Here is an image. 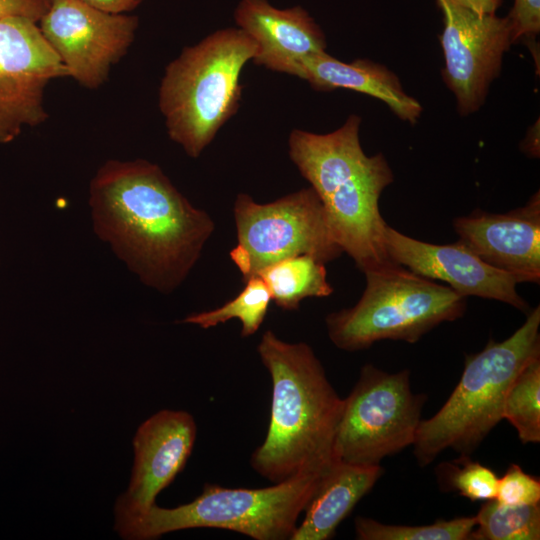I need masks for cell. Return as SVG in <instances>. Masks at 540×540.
Here are the masks:
<instances>
[{
    "label": "cell",
    "mask_w": 540,
    "mask_h": 540,
    "mask_svg": "<svg viewBox=\"0 0 540 540\" xmlns=\"http://www.w3.org/2000/svg\"><path fill=\"white\" fill-rule=\"evenodd\" d=\"M92 228L145 286L170 294L187 278L215 229L162 169L108 160L89 185Z\"/></svg>",
    "instance_id": "1"
},
{
    "label": "cell",
    "mask_w": 540,
    "mask_h": 540,
    "mask_svg": "<svg viewBox=\"0 0 540 540\" xmlns=\"http://www.w3.org/2000/svg\"><path fill=\"white\" fill-rule=\"evenodd\" d=\"M272 381L270 421L252 468L273 483L323 473L335 460L334 441L343 399L329 382L313 349L267 330L257 346Z\"/></svg>",
    "instance_id": "2"
},
{
    "label": "cell",
    "mask_w": 540,
    "mask_h": 540,
    "mask_svg": "<svg viewBox=\"0 0 540 540\" xmlns=\"http://www.w3.org/2000/svg\"><path fill=\"white\" fill-rule=\"evenodd\" d=\"M360 125V116L350 115L330 133L294 129L288 146L290 159L318 194L337 243L364 273L392 262L383 244L387 223L379 198L393 172L381 153H364Z\"/></svg>",
    "instance_id": "3"
},
{
    "label": "cell",
    "mask_w": 540,
    "mask_h": 540,
    "mask_svg": "<svg viewBox=\"0 0 540 540\" xmlns=\"http://www.w3.org/2000/svg\"><path fill=\"white\" fill-rule=\"evenodd\" d=\"M257 47L238 27L219 29L185 47L165 68L159 108L170 139L198 158L239 110L241 72Z\"/></svg>",
    "instance_id": "4"
},
{
    "label": "cell",
    "mask_w": 540,
    "mask_h": 540,
    "mask_svg": "<svg viewBox=\"0 0 540 540\" xmlns=\"http://www.w3.org/2000/svg\"><path fill=\"white\" fill-rule=\"evenodd\" d=\"M540 307L507 339L489 340L478 353L466 355L461 378L445 404L421 420L413 453L427 466L446 449L468 456L503 419L507 391L518 373L540 357Z\"/></svg>",
    "instance_id": "5"
},
{
    "label": "cell",
    "mask_w": 540,
    "mask_h": 540,
    "mask_svg": "<svg viewBox=\"0 0 540 540\" xmlns=\"http://www.w3.org/2000/svg\"><path fill=\"white\" fill-rule=\"evenodd\" d=\"M364 274L358 302L325 318L328 336L341 350L360 351L386 339L416 343L466 311L467 297L396 263Z\"/></svg>",
    "instance_id": "6"
},
{
    "label": "cell",
    "mask_w": 540,
    "mask_h": 540,
    "mask_svg": "<svg viewBox=\"0 0 540 540\" xmlns=\"http://www.w3.org/2000/svg\"><path fill=\"white\" fill-rule=\"evenodd\" d=\"M321 475L301 474L254 489L206 484L190 503L174 508L154 504L118 535L127 540H151L178 530L218 528L255 540L291 539Z\"/></svg>",
    "instance_id": "7"
},
{
    "label": "cell",
    "mask_w": 540,
    "mask_h": 540,
    "mask_svg": "<svg viewBox=\"0 0 540 540\" xmlns=\"http://www.w3.org/2000/svg\"><path fill=\"white\" fill-rule=\"evenodd\" d=\"M343 401L335 460L376 466L413 445L426 396L412 391L408 369L389 373L366 364Z\"/></svg>",
    "instance_id": "8"
},
{
    "label": "cell",
    "mask_w": 540,
    "mask_h": 540,
    "mask_svg": "<svg viewBox=\"0 0 540 540\" xmlns=\"http://www.w3.org/2000/svg\"><path fill=\"white\" fill-rule=\"evenodd\" d=\"M233 212L237 244L229 255L243 282L287 257L310 255L326 264L343 253L311 186L264 204L240 193Z\"/></svg>",
    "instance_id": "9"
},
{
    "label": "cell",
    "mask_w": 540,
    "mask_h": 540,
    "mask_svg": "<svg viewBox=\"0 0 540 540\" xmlns=\"http://www.w3.org/2000/svg\"><path fill=\"white\" fill-rule=\"evenodd\" d=\"M38 25L68 77L96 89L134 41L138 18L109 13L81 0H53Z\"/></svg>",
    "instance_id": "10"
},
{
    "label": "cell",
    "mask_w": 540,
    "mask_h": 540,
    "mask_svg": "<svg viewBox=\"0 0 540 540\" xmlns=\"http://www.w3.org/2000/svg\"><path fill=\"white\" fill-rule=\"evenodd\" d=\"M68 76L38 22L0 18V143L16 139L28 126L46 121L44 93L54 79Z\"/></svg>",
    "instance_id": "11"
},
{
    "label": "cell",
    "mask_w": 540,
    "mask_h": 540,
    "mask_svg": "<svg viewBox=\"0 0 540 540\" xmlns=\"http://www.w3.org/2000/svg\"><path fill=\"white\" fill-rule=\"evenodd\" d=\"M437 4L444 23L442 74L465 116L482 106L500 72L503 55L512 44L510 24L507 16L478 13L452 0H437Z\"/></svg>",
    "instance_id": "12"
},
{
    "label": "cell",
    "mask_w": 540,
    "mask_h": 540,
    "mask_svg": "<svg viewBox=\"0 0 540 540\" xmlns=\"http://www.w3.org/2000/svg\"><path fill=\"white\" fill-rule=\"evenodd\" d=\"M196 432L194 418L183 410H161L138 427L130 482L115 503L118 534L150 509L158 494L183 470Z\"/></svg>",
    "instance_id": "13"
},
{
    "label": "cell",
    "mask_w": 540,
    "mask_h": 540,
    "mask_svg": "<svg viewBox=\"0 0 540 540\" xmlns=\"http://www.w3.org/2000/svg\"><path fill=\"white\" fill-rule=\"evenodd\" d=\"M383 244L393 263L428 279L446 282L464 297L497 300L525 314L531 309L516 290V285L522 283L521 278L489 265L459 240L452 244H432L386 224Z\"/></svg>",
    "instance_id": "14"
},
{
    "label": "cell",
    "mask_w": 540,
    "mask_h": 540,
    "mask_svg": "<svg viewBox=\"0 0 540 540\" xmlns=\"http://www.w3.org/2000/svg\"><path fill=\"white\" fill-rule=\"evenodd\" d=\"M459 241L489 265L512 273L522 282H540V195L507 213L476 209L456 217Z\"/></svg>",
    "instance_id": "15"
},
{
    "label": "cell",
    "mask_w": 540,
    "mask_h": 540,
    "mask_svg": "<svg viewBox=\"0 0 540 540\" xmlns=\"http://www.w3.org/2000/svg\"><path fill=\"white\" fill-rule=\"evenodd\" d=\"M234 20L257 47L252 62L266 69L300 78L304 62L326 52L325 34L301 6L280 9L268 0H240Z\"/></svg>",
    "instance_id": "16"
},
{
    "label": "cell",
    "mask_w": 540,
    "mask_h": 540,
    "mask_svg": "<svg viewBox=\"0 0 540 540\" xmlns=\"http://www.w3.org/2000/svg\"><path fill=\"white\" fill-rule=\"evenodd\" d=\"M300 79L321 92L342 88L377 98L411 124L418 121L422 112L420 103L405 93L392 71L367 59L346 63L327 52L320 53L304 62Z\"/></svg>",
    "instance_id": "17"
},
{
    "label": "cell",
    "mask_w": 540,
    "mask_h": 540,
    "mask_svg": "<svg viewBox=\"0 0 540 540\" xmlns=\"http://www.w3.org/2000/svg\"><path fill=\"white\" fill-rule=\"evenodd\" d=\"M384 470L334 460L322 473L291 540H327L355 505L373 488Z\"/></svg>",
    "instance_id": "18"
},
{
    "label": "cell",
    "mask_w": 540,
    "mask_h": 540,
    "mask_svg": "<svg viewBox=\"0 0 540 540\" xmlns=\"http://www.w3.org/2000/svg\"><path fill=\"white\" fill-rule=\"evenodd\" d=\"M271 300L283 310H297L307 297H328L333 287L325 264L310 255H296L272 263L257 272Z\"/></svg>",
    "instance_id": "19"
},
{
    "label": "cell",
    "mask_w": 540,
    "mask_h": 540,
    "mask_svg": "<svg viewBox=\"0 0 540 540\" xmlns=\"http://www.w3.org/2000/svg\"><path fill=\"white\" fill-rule=\"evenodd\" d=\"M476 525L469 534L472 540L540 539V505H504L487 500L475 516Z\"/></svg>",
    "instance_id": "20"
},
{
    "label": "cell",
    "mask_w": 540,
    "mask_h": 540,
    "mask_svg": "<svg viewBox=\"0 0 540 540\" xmlns=\"http://www.w3.org/2000/svg\"><path fill=\"white\" fill-rule=\"evenodd\" d=\"M244 283L240 293L221 307L190 314L179 323L195 324L208 329L236 318L242 324V337L255 334L266 317L271 296L266 284L258 276H252Z\"/></svg>",
    "instance_id": "21"
},
{
    "label": "cell",
    "mask_w": 540,
    "mask_h": 540,
    "mask_svg": "<svg viewBox=\"0 0 540 540\" xmlns=\"http://www.w3.org/2000/svg\"><path fill=\"white\" fill-rule=\"evenodd\" d=\"M503 419L516 429L522 443L540 442V357L531 360L511 383Z\"/></svg>",
    "instance_id": "22"
},
{
    "label": "cell",
    "mask_w": 540,
    "mask_h": 540,
    "mask_svg": "<svg viewBox=\"0 0 540 540\" xmlns=\"http://www.w3.org/2000/svg\"><path fill=\"white\" fill-rule=\"evenodd\" d=\"M476 525L474 517L437 520L428 525H394L358 516L356 538L360 540H467Z\"/></svg>",
    "instance_id": "23"
},
{
    "label": "cell",
    "mask_w": 540,
    "mask_h": 540,
    "mask_svg": "<svg viewBox=\"0 0 540 540\" xmlns=\"http://www.w3.org/2000/svg\"><path fill=\"white\" fill-rule=\"evenodd\" d=\"M460 466L443 463L438 478L448 490H455L471 501L495 499L498 477L490 468L462 456Z\"/></svg>",
    "instance_id": "24"
},
{
    "label": "cell",
    "mask_w": 540,
    "mask_h": 540,
    "mask_svg": "<svg viewBox=\"0 0 540 540\" xmlns=\"http://www.w3.org/2000/svg\"><path fill=\"white\" fill-rule=\"evenodd\" d=\"M495 500L510 506L538 504L540 481L519 465L511 464L504 476L498 478Z\"/></svg>",
    "instance_id": "25"
},
{
    "label": "cell",
    "mask_w": 540,
    "mask_h": 540,
    "mask_svg": "<svg viewBox=\"0 0 540 540\" xmlns=\"http://www.w3.org/2000/svg\"><path fill=\"white\" fill-rule=\"evenodd\" d=\"M507 18L512 43L536 36L540 31V0H514Z\"/></svg>",
    "instance_id": "26"
},
{
    "label": "cell",
    "mask_w": 540,
    "mask_h": 540,
    "mask_svg": "<svg viewBox=\"0 0 540 540\" xmlns=\"http://www.w3.org/2000/svg\"><path fill=\"white\" fill-rule=\"evenodd\" d=\"M49 5L46 0H0V18L20 16L38 22Z\"/></svg>",
    "instance_id": "27"
},
{
    "label": "cell",
    "mask_w": 540,
    "mask_h": 540,
    "mask_svg": "<svg viewBox=\"0 0 540 540\" xmlns=\"http://www.w3.org/2000/svg\"><path fill=\"white\" fill-rule=\"evenodd\" d=\"M93 7L115 14H125L132 11L143 0H81Z\"/></svg>",
    "instance_id": "28"
},
{
    "label": "cell",
    "mask_w": 540,
    "mask_h": 540,
    "mask_svg": "<svg viewBox=\"0 0 540 540\" xmlns=\"http://www.w3.org/2000/svg\"><path fill=\"white\" fill-rule=\"evenodd\" d=\"M482 14H495L502 0H452Z\"/></svg>",
    "instance_id": "29"
},
{
    "label": "cell",
    "mask_w": 540,
    "mask_h": 540,
    "mask_svg": "<svg viewBox=\"0 0 540 540\" xmlns=\"http://www.w3.org/2000/svg\"><path fill=\"white\" fill-rule=\"evenodd\" d=\"M527 134V137L521 144V149L530 157H539V131L535 130Z\"/></svg>",
    "instance_id": "30"
},
{
    "label": "cell",
    "mask_w": 540,
    "mask_h": 540,
    "mask_svg": "<svg viewBox=\"0 0 540 540\" xmlns=\"http://www.w3.org/2000/svg\"><path fill=\"white\" fill-rule=\"evenodd\" d=\"M46 1L50 3V2H52L53 0H46Z\"/></svg>",
    "instance_id": "31"
}]
</instances>
